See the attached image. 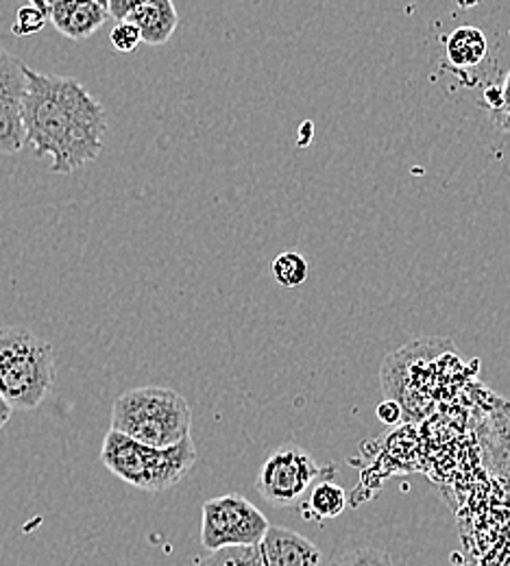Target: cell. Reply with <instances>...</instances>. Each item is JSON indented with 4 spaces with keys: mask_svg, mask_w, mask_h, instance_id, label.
Segmentation results:
<instances>
[{
    "mask_svg": "<svg viewBox=\"0 0 510 566\" xmlns=\"http://www.w3.org/2000/svg\"><path fill=\"white\" fill-rule=\"evenodd\" d=\"M29 4H33V7H38V9L46 11V0H29Z\"/></svg>",
    "mask_w": 510,
    "mask_h": 566,
    "instance_id": "obj_24",
    "label": "cell"
},
{
    "mask_svg": "<svg viewBox=\"0 0 510 566\" xmlns=\"http://www.w3.org/2000/svg\"><path fill=\"white\" fill-rule=\"evenodd\" d=\"M489 114H491V123L500 132L510 134V71L507 78H504V83H502V105H500V109L489 112Z\"/></svg>",
    "mask_w": 510,
    "mask_h": 566,
    "instance_id": "obj_18",
    "label": "cell"
},
{
    "mask_svg": "<svg viewBox=\"0 0 510 566\" xmlns=\"http://www.w3.org/2000/svg\"><path fill=\"white\" fill-rule=\"evenodd\" d=\"M53 384V347L24 327H0V395L11 410H35Z\"/></svg>",
    "mask_w": 510,
    "mask_h": 566,
    "instance_id": "obj_4",
    "label": "cell"
},
{
    "mask_svg": "<svg viewBox=\"0 0 510 566\" xmlns=\"http://www.w3.org/2000/svg\"><path fill=\"white\" fill-rule=\"evenodd\" d=\"M49 2H53V0H46V7H49ZM96 2H101V4H105V7H107V0H96Z\"/></svg>",
    "mask_w": 510,
    "mask_h": 566,
    "instance_id": "obj_25",
    "label": "cell"
},
{
    "mask_svg": "<svg viewBox=\"0 0 510 566\" xmlns=\"http://www.w3.org/2000/svg\"><path fill=\"white\" fill-rule=\"evenodd\" d=\"M148 46L166 44L179 27V13L173 0H146L138 4L127 18Z\"/></svg>",
    "mask_w": 510,
    "mask_h": 566,
    "instance_id": "obj_10",
    "label": "cell"
},
{
    "mask_svg": "<svg viewBox=\"0 0 510 566\" xmlns=\"http://www.w3.org/2000/svg\"><path fill=\"white\" fill-rule=\"evenodd\" d=\"M11 415H13V410H11V406L2 399V395H0V429L4 427V424L9 423V419H11Z\"/></svg>",
    "mask_w": 510,
    "mask_h": 566,
    "instance_id": "obj_22",
    "label": "cell"
},
{
    "mask_svg": "<svg viewBox=\"0 0 510 566\" xmlns=\"http://www.w3.org/2000/svg\"><path fill=\"white\" fill-rule=\"evenodd\" d=\"M201 514V545L208 552L258 547L271 527L264 512L238 493L206 501Z\"/></svg>",
    "mask_w": 510,
    "mask_h": 566,
    "instance_id": "obj_5",
    "label": "cell"
},
{
    "mask_svg": "<svg viewBox=\"0 0 510 566\" xmlns=\"http://www.w3.org/2000/svg\"><path fill=\"white\" fill-rule=\"evenodd\" d=\"M308 262L296 251H284L273 262V277L282 287H299L308 280Z\"/></svg>",
    "mask_w": 510,
    "mask_h": 566,
    "instance_id": "obj_13",
    "label": "cell"
},
{
    "mask_svg": "<svg viewBox=\"0 0 510 566\" xmlns=\"http://www.w3.org/2000/svg\"><path fill=\"white\" fill-rule=\"evenodd\" d=\"M110 42L118 53H134L143 44V38H140V31L132 22L118 20L110 33Z\"/></svg>",
    "mask_w": 510,
    "mask_h": 566,
    "instance_id": "obj_16",
    "label": "cell"
},
{
    "mask_svg": "<svg viewBox=\"0 0 510 566\" xmlns=\"http://www.w3.org/2000/svg\"><path fill=\"white\" fill-rule=\"evenodd\" d=\"M334 467L323 469L308 451L287 444L275 449L262 464L256 489L264 501H269L275 507H291L296 505L305 493L321 480L325 473H334Z\"/></svg>",
    "mask_w": 510,
    "mask_h": 566,
    "instance_id": "obj_6",
    "label": "cell"
},
{
    "mask_svg": "<svg viewBox=\"0 0 510 566\" xmlns=\"http://www.w3.org/2000/svg\"><path fill=\"white\" fill-rule=\"evenodd\" d=\"M258 549L262 566H321L319 547L289 527L271 525Z\"/></svg>",
    "mask_w": 510,
    "mask_h": 566,
    "instance_id": "obj_9",
    "label": "cell"
},
{
    "mask_svg": "<svg viewBox=\"0 0 510 566\" xmlns=\"http://www.w3.org/2000/svg\"><path fill=\"white\" fill-rule=\"evenodd\" d=\"M46 15L64 38L81 42L107 22L110 11L96 0H53L46 7Z\"/></svg>",
    "mask_w": 510,
    "mask_h": 566,
    "instance_id": "obj_8",
    "label": "cell"
},
{
    "mask_svg": "<svg viewBox=\"0 0 510 566\" xmlns=\"http://www.w3.org/2000/svg\"><path fill=\"white\" fill-rule=\"evenodd\" d=\"M347 507V493L341 484L332 480H321L312 486L310 493V510L316 518H336Z\"/></svg>",
    "mask_w": 510,
    "mask_h": 566,
    "instance_id": "obj_12",
    "label": "cell"
},
{
    "mask_svg": "<svg viewBox=\"0 0 510 566\" xmlns=\"http://www.w3.org/2000/svg\"><path fill=\"white\" fill-rule=\"evenodd\" d=\"M377 417L384 421V423H395L397 421V417H399V408L395 406V403H382L379 408H377Z\"/></svg>",
    "mask_w": 510,
    "mask_h": 566,
    "instance_id": "obj_21",
    "label": "cell"
},
{
    "mask_svg": "<svg viewBox=\"0 0 510 566\" xmlns=\"http://www.w3.org/2000/svg\"><path fill=\"white\" fill-rule=\"evenodd\" d=\"M24 96H27V66L0 49V153H20L27 144L24 136Z\"/></svg>",
    "mask_w": 510,
    "mask_h": 566,
    "instance_id": "obj_7",
    "label": "cell"
},
{
    "mask_svg": "<svg viewBox=\"0 0 510 566\" xmlns=\"http://www.w3.org/2000/svg\"><path fill=\"white\" fill-rule=\"evenodd\" d=\"M46 24H49L46 11L33 7V4H24V7H20L15 11L13 24H11V33L15 38H29L33 33H40Z\"/></svg>",
    "mask_w": 510,
    "mask_h": 566,
    "instance_id": "obj_15",
    "label": "cell"
},
{
    "mask_svg": "<svg viewBox=\"0 0 510 566\" xmlns=\"http://www.w3.org/2000/svg\"><path fill=\"white\" fill-rule=\"evenodd\" d=\"M256 547H225L219 552H210L199 566H249Z\"/></svg>",
    "mask_w": 510,
    "mask_h": 566,
    "instance_id": "obj_17",
    "label": "cell"
},
{
    "mask_svg": "<svg viewBox=\"0 0 510 566\" xmlns=\"http://www.w3.org/2000/svg\"><path fill=\"white\" fill-rule=\"evenodd\" d=\"M143 2H146V0H107V11H110L112 18L125 20Z\"/></svg>",
    "mask_w": 510,
    "mask_h": 566,
    "instance_id": "obj_19",
    "label": "cell"
},
{
    "mask_svg": "<svg viewBox=\"0 0 510 566\" xmlns=\"http://www.w3.org/2000/svg\"><path fill=\"white\" fill-rule=\"evenodd\" d=\"M24 136L38 157L51 159V172L71 175L92 164L105 144V107L74 76L27 66Z\"/></svg>",
    "mask_w": 510,
    "mask_h": 566,
    "instance_id": "obj_1",
    "label": "cell"
},
{
    "mask_svg": "<svg viewBox=\"0 0 510 566\" xmlns=\"http://www.w3.org/2000/svg\"><path fill=\"white\" fill-rule=\"evenodd\" d=\"M110 429L148 447L164 449L190 436L192 410L186 397L173 388H134L114 401Z\"/></svg>",
    "mask_w": 510,
    "mask_h": 566,
    "instance_id": "obj_3",
    "label": "cell"
},
{
    "mask_svg": "<svg viewBox=\"0 0 510 566\" xmlns=\"http://www.w3.org/2000/svg\"><path fill=\"white\" fill-rule=\"evenodd\" d=\"M327 566H395V563L391 554L363 545L334 556Z\"/></svg>",
    "mask_w": 510,
    "mask_h": 566,
    "instance_id": "obj_14",
    "label": "cell"
},
{
    "mask_svg": "<svg viewBox=\"0 0 510 566\" xmlns=\"http://www.w3.org/2000/svg\"><path fill=\"white\" fill-rule=\"evenodd\" d=\"M489 53L487 35L478 27H458L447 35L445 55L454 71L469 72L478 69Z\"/></svg>",
    "mask_w": 510,
    "mask_h": 566,
    "instance_id": "obj_11",
    "label": "cell"
},
{
    "mask_svg": "<svg viewBox=\"0 0 510 566\" xmlns=\"http://www.w3.org/2000/svg\"><path fill=\"white\" fill-rule=\"evenodd\" d=\"M462 9H471V7H476L480 0H456Z\"/></svg>",
    "mask_w": 510,
    "mask_h": 566,
    "instance_id": "obj_23",
    "label": "cell"
},
{
    "mask_svg": "<svg viewBox=\"0 0 510 566\" xmlns=\"http://www.w3.org/2000/svg\"><path fill=\"white\" fill-rule=\"evenodd\" d=\"M482 101H485V105L489 107V112L500 109V105H502V85H489V87L485 90Z\"/></svg>",
    "mask_w": 510,
    "mask_h": 566,
    "instance_id": "obj_20",
    "label": "cell"
},
{
    "mask_svg": "<svg viewBox=\"0 0 510 566\" xmlns=\"http://www.w3.org/2000/svg\"><path fill=\"white\" fill-rule=\"evenodd\" d=\"M101 462L118 480L138 491L164 493L177 486L195 469L197 447L192 436L159 449L110 429L103 440Z\"/></svg>",
    "mask_w": 510,
    "mask_h": 566,
    "instance_id": "obj_2",
    "label": "cell"
}]
</instances>
